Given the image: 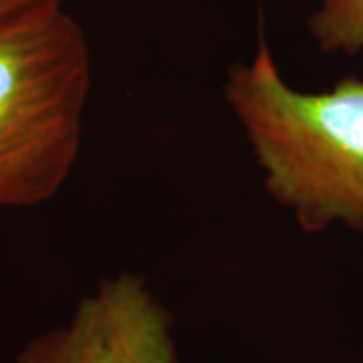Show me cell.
<instances>
[{
	"mask_svg": "<svg viewBox=\"0 0 363 363\" xmlns=\"http://www.w3.org/2000/svg\"><path fill=\"white\" fill-rule=\"evenodd\" d=\"M224 97L245 128L267 192L305 233L343 222L363 234V79L325 93L289 87L264 39L228 71Z\"/></svg>",
	"mask_w": 363,
	"mask_h": 363,
	"instance_id": "obj_1",
	"label": "cell"
},
{
	"mask_svg": "<svg viewBox=\"0 0 363 363\" xmlns=\"http://www.w3.org/2000/svg\"><path fill=\"white\" fill-rule=\"evenodd\" d=\"M89 89V45L63 6L0 28V206H37L63 188Z\"/></svg>",
	"mask_w": 363,
	"mask_h": 363,
	"instance_id": "obj_2",
	"label": "cell"
},
{
	"mask_svg": "<svg viewBox=\"0 0 363 363\" xmlns=\"http://www.w3.org/2000/svg\"><path fill=\"white\" fill-rule=\"evenodd\" d=\"M16 363H178L172 317L140 277L119 274L71 321L33 339Z\"/></svg>",
	"mask_w": 363,
	"mask_h": 363,
	"instance_id": "obj_3",
	"label": "cell"
},
{
	"mask_svg": "<svg viewBox=\"0 0 363 363\" xmlns=\"http://www.w3.org/2000/svg\"><path fill=\"white\" fill-rule=\"evenodd\" d=\"M309 30L327 52L363 51V0H323L309 18Z\"/></svg>",
	"mask_w": 363,
	"mask_h": 363,
	"instance_id": "obj_4",
	"label": "cell"
},
{
	"mask_svg": "<svg viewBox=\"0 0 363 363\" xmlns=\"http://www.w3.org/2000/svg\"><path fill=\"white\" fill-rule=\"evenodd\" d=\"M59 6L63 0H0V28Z\"/></svg>",
	"mask_w": 363,
	"mask_h": 363,
	"instance_id": "obj_5",
	"label": "cell"
}]
</instances>
